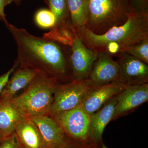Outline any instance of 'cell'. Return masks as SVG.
<instances>
[{
    "mask_svg": "<svg viewBox=\"0 0 148 148\" xmlns=\"http://www.w3.org/2000/svg\"><path fill=\"white\" fill-rule=\"evenodd\" d=\"M88 7L85 27L97 34L124 24L132 12L127 0H88Z\"/></svg>",
    "mask_w": 148,
    "mask_h": 148,
    "instance_id": "4",
    "label": "cell"
},
{
    "mask_svg": "<svg viewBox=\"0 0 148 148\" xmlns=\"http://www.w3.org/2000/svg\"><path fill=\"white\" fill-rule=\"evenodd\" d=\"M15 132L24 148H46L38 129L29 118H25L17 125Z\"/></svg>",
    "mask_w": 148,
    "mask_h": 148,
    "instance_id": "16",
    "label": "cell"
},
{
    "mask_svg": "<svg viewBox=\"0 0 148 148\" xmlns=\"http://www.w3.org/2000/svg\"><path fill=\"white\" fill-rule=\"evenodd\" d=\"M69 56V67L73 80H85L90 75L98 53L86 46L78 35L71 47Z\"/></svg>",
    "mask_w": 148,
    "mask_h": 148,
    "instance_id": "7",
    "label": "cell"
},
{
    "mask_svg": "<svg viewBox=\"0 0 148 148\" xmlns=\"http://www.w3.org/2000/svg\"><path fill=\"white\" fill-rule=\"evenodd\" d=\"M86 47L95 52H104L109 43L115 42L123 51L133 45L148 38V16L146 12H132L124 24L112 27L97 34L85 27L76 32Z\"/></svg>",
    "mask_w": 148,
    "mask_h": 148,
    "instance_id": "2",
    "label": "cell"
},
{
    "mask_svg": "<svg viewBox=\"0 0 148 148\" xmlns=\"http://www.w3.org/2000/svg\"><path fill=\"white\" fill-rule=\"evenodd\" d=\"M17 47L21 68L39 69L57 79L67 77L69 58L62 45L30 34L26 29L6 24Z\"/></svg>",
    "mask_w": 148,
    "mask_h": 148,
    "instance_id": "1",
    "label": "cell"
},
{
    "mask_svg": "<svg viewBox=\"0 0 148 148\" xmlns=\"http://www.w3.org/2000/svg\"><path fill=\"white\" fill-rule=\"evenodd\" d=\"M112 55L106 52H98L87 79L90 85H99L117 81L119 65Z\"/></svg>",
    "mask_w": 148,
    "mask_h": 148,
    "instance_id": "11",
    "label": "cell"
},
{
    "mask_svg": "<svg viewBox=\"0 0 148 148\" xmlns=\"http://www.w3.org/2000/svg\"><path fill=\"white\" fill-rule=\"evenodd\" d=\"M117 54L118 82L124 86L148 83V64L125 52H120Z\"/></svg>",
    "mask_w": 148,
    "mask_h": 148,
    "instance_id": "8",
    "label": "cell"
},
{
    "mask_svg": "<svg viewBox=\"0 0 148 148\" xmlns=\"http://www.w3.org/2000/svg\"><path fill=\"white\" fill-rule=\"evenodd\" d=\"M53 117L65 134L75 142L82 145H90V115L83 109L81 105Z\"/></svg>",
    "mask_w": 148,
    "mask_h": 148,
    "instance_id": "5",
    "label": "cell"
},
{
    "mask_svg": "<svg viewBox=\"0 0 148 148\" xmlns=\"http://www.w3.org/2000/svg\"><path fill=\"white\" fill-rule=\"evenodd\" d=\"M20 145L15 132L4 138L0 143V148H17Z\"/></svg>",
    "mask_w": 148,
    "mask_h": 148,
    "instance_id": "22",
    "label": "cell"
},
{
    "mask_svg": "<svg viewBox=\"0 0 148 148\" xmlns=\"http://www.w3.org/2000/svg\"><path fill=\"white\" fill-rule=\"evenodd\" d=\"M70 21L76 33L85 27L88 14V0H68Z\"/></svg>",
    "mask_w": 148,
    "mask_h": 148,
    "instance_id": "17",
    "label": "cell"
},
{
    "mask_svg": "<svg viewBox=\"0 0 148 148\" xmlns=\"http://www.w3.org/2000/svg\"><path fill=\"white\" fill-rule=\"evenodd\" d=\"M5 138H4L3 136V135L1 134V132H0V143L1 142L2 140H3V139Z\"/></svg>",
    "mask_w": 148,
    "mask_h": 148,
    "instance_id": "28",
    "label": "cell"
},
{
    "mask_svg": "<svg viewBox=\"0 0 148 148\" xmlns=\"http://www.w3.org/2000/svg\"><path fill=\"white\" fill-rule=\"evenodd\" d=\"M77 35L71 24H69L56 25L49 32L44 34L42 37L71 47Z\"/></svg>",
    "mask_w": 148,
    "mask_h": 148,
    "instance_id": "18",
    "label": "cell"
},
{
    "mask_svg": "<svg viewBox=\"0 0 148 148\" xmlns=\"http://www.w3.org/2000/svg\"><path fill=\"white\" fill-rule=\"evenodd\" d=\"M40 70L21 68L13 72L1 94L0 100L11 101L21 89L27 86L36 77Z\"/></svg>",
    "mask_w": 148,
    "mask_h": 148,
    "instance_id": "14",
    "label": "cell"
},
{
    "mask_svg": "<svg viewBox=\"0 0 148 148\" xmlns=\"http://www.w3.org/2000/svg\"><path fill=\"white\" fill-rule=\"evenodd\" d=\"M12 2H14V0H0V16L2 18L3 21L5 25L8 24V22L6 18L5 8Z\"/></svg>",
    "mask_w": 148,
    "mask_h": 148,
    "instance_id": "24",
    "label": "cell"
},
{
    "mask_svg": "<svg viewBox=\"0 0 148 148\" xmlns=\"http://www.w3.org/2000/svg\"><path fill=\"white\" fill-rule=\"evenodd\" d=\"M125 87L117 81L105 84L90 85L83 98L81 106L90 115L119 94Z\"/></svg>",
    "mask_w": 148,
    "mask_h": 148,
    "instance_id": "9",
    "label": "cell"
},
{
    "mask_svg": "<svg viewBox=\"0 0 148 148\" xmlns=\"http://www.w3.org/2000/svg\"><path fill=\"white\" fill-rule=\"evenodd\" d=\"M22 0H14V2L16 4V5H19L21 4Z\"/></svg>",
    "mask_w": 148,
    "mask_h": 148,
    "instance_id": "26",
    "label": "cell"
},
{
    "mask_svg": "<svg viewBox=\"0 0 148 148\" xmlns=\"http://www.w3.org/2000/svg\"><path fill=\"white\" fill-rule=\"evenodd\" d=\"M116 96L111 99L98 111L90 115V145L100 147L104 130L112 120L116 104Z\"/></svg>",
    "mask_w": 148,
    "mask_h": 148,
    "instance_id": "13",
    "label": "cell"
},
{
    "mask_svg": "<svg viewBox=\"0 0 148 148\" xmlns=\"http://www.w3.org/2000/svg\"><path fill=\"white\" fill-rule=\"evenodd\" d=\"M24 148V147H23V146L21 145H19L18 146V148Z\"/></svg>",
    "mask_w": 148,
    "mask_h": 148,
    "instance_id": "29",
    "label": "cell"
},
{
    "mask_svg": "<svg viewBox=\"0 0 148 148\" xmlns=\"http://www.w3.org/2000/svg\"><path fill=\"white\" fill-rule=\"evenodd\" d=\"M49 10L55 15L56 25L71 24L68 0H44Z\"/></svg>",
    "mask_w": 148,
    "mask_h": 148,
    "instance_id": "19",
    "label": "cell"
},
{
    "mask_svg": "<svg viewBox=\"0 0 148 148\" xmlns=\"http://www.w3.org/2000/svg\"><path fill=\"white\" fill-rule=\"evenodd\" d=\"M26 117L10 101L0 100V132L4 138L13 134L17 125Z\"/></svg>",
    "mask_w": 148,
    "mask_h": 148,
    "instance_id": "15",
    "label": "cell"
},
{
    "mask_svg": "<svg viewBox=\"0 0 148 148\" xmlns=\"http://www.w3.org/2000/svg\"><path fill=\"white\" fill-rule=\"evenodd\" d=\"M90 86L87 80H73L66 84L57 85L49 114L53 117L79 106Z\"/></svg>",
    "mask_w": 148,
    "mask_h": 148,
    "instance_id": "6",
    "label": "cell"
},
{
    "mask_svg": "<svg viewBox=\"0 0 148 148\" xmlns=\"http://www.w3.org/2000/svg\"><path fill=\"white\" fill-rule=\"evenodd\" d=\"M100 148H108V147H106V145H104V144H103V143H102V144H101V146H100Z\"/></svg>",
    "mask_w": 148,
    "mask_h": 148,
    "instance_id": "27",
    "label": "cell"
},
{
    "mask_svg": "<svg viewBox=\"0 0 148 148\" xmlns=\"http://www.w3.org/2000/svg\"><path fill=\"white\" fill-rule=\"evenodd\" d=\"M125 52L148 64V38L125 49Z\"/></svg>",
    "mask_w": 148,
    "mask_h": 148,
    "instance_id": "21",
    "label": "cell"
},
{
    "mask_svg": "<svg viewBox=\"0 0 148 148\" xmlns=\"http://www.w3.org/2000/svg\"><path fill=\"white\" fill-rule=\"evenodd\" d=\"M146 0H135V3L139 8H142L144 7Z\"/></svg>",
    "mask_w": 148,
    "mask_h": 148,
    "instance_id": "25",
    "label": "cell"
},
{
    "mask_svg": "<svg viewBox=\"0 0 148 148\" xmlns=\"http://www.w3.org/2000/svg\"><path fill=\"white\" fill-rule=\"evenodd\" d=\"M0 21H3L2 18H1V17L0 16Z\"/></svg>",
    "mask_w": 148,
    "mask_h": 148,
    "instance_id": "30",
    "label": "cell"
},
{
    "mask_svg": "<svg viewBox=\"0 0 148 148\" xmlns=\"http://www.w3.org/2000/svg\"><path fill=\"white\" fill-rule=\"evenodd\" d=\"M35 23L38 27L42 29H51L55 26L56 18L49 10L41 9L35 14Z\"/></svg>",
    "mask_w": 148,
    "mask_h": 148,
    "instance_id": "20",
    "label": "cell"
},
{
    "mask_svg": "<svg viewBox=\"0 0 148 148\" xmlns=\"http://www.w3.org/2000/svg\"><path fill=\"white\" fill-rule=\"evenodd\" d=\"M116 98L112 120L127 114L147 102L148 83L125 86L124 89L116 95Z\"/></svg>",
    "mask_w": 148,
    "mask_h": 148,
    "instance_id": "10",
    "label": "cell"
},
{
    "mask_svg": "<svg viewBox=\"0 0 148 148\" xmlns=\"http://www.w3.org/2000/svg\"><path fill=\"white\" fill-rule=\"evenodd\" d=\"M18 62L17 60L15 61L14 65L9 70L5 73L0 76V95L1 94L2 92L4 89L6 85L7 84L10 78L11 75L15 71V69L18 65Z\"/></svg>",
    "mask_w": 148,
    "mask_h": 148,
    "instance_id": "23",
    "label": "cell"
},
{
    "mask_svg": "<svg viewBox=\"0 0 148 148\" xmlns=\"http://www.w3.org/2000/svg\"><path fill=\"white\" fill-rule=\"evenodd\" d=\"M36 125L46 148H57L65 140L64 130L55 120L47 115L28 117Z\"/></svg>",
    "mask_w": 148,
    "mask_h": 148,
    "instance_id": "12",
    "label": "cell"
},
{
    "mask_svg": "<svg viewBox=\"0 0 148 148\" xmlns=\"http://www.w3.org/2000/svg\"><path fill=\"white\" fill-rule=\"evenodd\" d=\"M58 79L41 71L23 93L11 102L27 117L49 114Z\"/></svg>",
    "mask_w": 148,
    "mask_h": 148,
    "instance_id": "3",
    "label": "cell"
}]
</instances>
